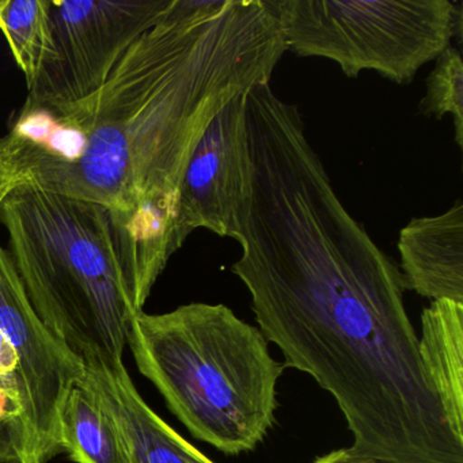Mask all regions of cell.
Here are the masks:
<instances>
[{
    "label": "cell",
    "mask_w": 463,
    "mask_h": 463,
    "mask_svg": "<svg viewBox=\"0 0 463 463\" xmlns=\"http://www.w3.org/2000/svg\"><path fill=\"white\" fill-rule=\"evenodd\" d=\"M286 52L269 0H173L90 99L21 108L0 137V197L25 184L109 211L145 307L185 243L178 194L200 137L235 97L270 83Z\"/></svg>",
    "instance_id": "1"
},
{
    "label": "cell",
    "mask_w": 463,
    "mask_h": 463,
    "mask_svg": "<svg viewBox=\"0 0 463 463\" xmlns=\"http://www.w3.org/2000/svg\"><path fill=\"white\" fill-rule=\"evenodd\" d=\"M245 284L284 368L316 379L351 430V454L381 463H463L420 357L402 273L338 199L324 167L254 188L241 222Z\"/></svg>",
    "instance_id": "2"
},
{
    "label": "cell",
    "mask_w": 463,
    "mask_h": 463,
    "mask_svg": "<svg viewBox=\"0 0 463 463\" xmlns=\"http://www.w3.org/2000/svg\"><path fill=\"white\" fill-rule=\"evenodd\" d=\"M7 253L40 321L85 367L123 362L137 307L109 211L17 185L0 197Z\"/></svg>",
    "instance_id": "3"
},
{
    "label": "cell",
    "mask_w": 463,
    "mask_h": 463,
    "mask_svg": "<svg viewBox=\"0 0 463 463\" xmlns=\"http://www.w3.org/2000/svg\"><path fill=\"white\" fill-rule=\"evenodd\" d=\"M128 346L137 370L197 440L238 455L253 451L275 425L284 365L261 330L227 306L142 311Z\"/></svg>",
    "instance_id": "4"
},
{
    "label": "cell",
    "mask_w": 463,
    "mask_h": 463,
    "mask_svg": "<svg viewBox=\"0 0 463 463\" xmlns=\"http://www.w3.org/2000/svg\"><path fill=\"white\" fill-rule=\"evenodd\" d=\"M287 51L408 85L460 32L449 0H270Z\"/></svg>",
    "instance_id": "5"
},
{
    "label": "cell",
    "mask_w": 463,
    "mask_h": 463,
    "mask_svg": "<svg viewBox=\"0 0 463 463\" xmlns=\"http://www.w3.org/2000/svg\"><path fill=\"white\" fill-rule=\"evenodd\" d=\"M85 365L44 326L0 245V387L15 414L14 449L23 463L61 454V414Z\"/></svg>",
    "instance_id": "6"
},
{
    "label": "cell",
    "mask_w": 463,
    "mask_h": 463,
    "mask_svg": "<svg viewBox=\"0 0 463 463\" xmlns=\"http://www.w3.org/2000/svg\"><path fill=\"white\" fill-rule=\"evenodd\" d=\"M173 0H50V43L24 107L61 113L107 83L127 51Z\"/></svg>",
    "instance_id": "7"
},
{
    "label": "cell",
    "mask_w": 463,
    "mask_h": 463,
    "mask_svg": "<svg viewBox=\"0 0 463 463\" xmlns=\"http://www.w3.org/2000/svg\"><path fill=\"white\" fill-rule=\"evenodd\" d=\"M246 97L230 101L200 137L178 194V232L184 242L197 229L238 241L251 194Z\"/></svg>",
    "instance_id": "8"
},
{
    "label": "cell",
    "mask_w": 463,
    "mask_h": 463,
    "mask_svg": "<svg viewBox=\"0 0 463 463\" xmlns=\"http://www.w3.org/2000/svg\"><path fill=\"white\" fill-rule=\"evenodd\" d=\"M82 381L118 425L131 463H215L147 405L124 362L88 365Z\"/></svg>",
    "instance_id": "9"
},
{
    "label": "cell",
    "mask_w": 463,
    "mask_h": 463,
    "mask_svg": "<svg viewBox=\"0 0 463 463\" xmlns=\"http://www.w3.org/2000/svg\"><path fill=\"white\" fill-rule=\"evenodd\" d=\"M406 289L427 299L463 303V203L441 215L414 218L398 237Z\"/></svg>",
    "instance_id": "10"
},
{
    "label": "cell",
    "mask_w": 463,
    "mask_h": 463,
    "mask_svg": "<svg viewBox=\"0 0 463 463\" xmlns=\"http://www.w3.org/2000/svg\"><path fill=\"white\" fill-rule=\"evenodd\" d=\"M419 349L447 424L463 441V303L433 300L424 308Z\"/></svg>",
    "instance_id": "11"
},
{
    "label": "cell",
    "mask_w": 463,
    "mask_h": 463,
    "mask_svg": "<svg viewBox=\"0 0 463 463\" xmlns=\"http://www.w3.org/2000/svg\"><path fill=\"white\" fill-rule=\"evenodd\" d=\"M61 443L75 463H131L118 425L82 378L64 401Z\"/></svg>",
    "instance_id": "12"
},
{
    "label": "cell",
    "mask_w": 463,
    "mask_h": 463,
    "mask_svg": "<svg viewBox=\"0 0 463 463\" xmlns=\"http://www.w3.org/2000/svg\"><path fill=\"white\" fill-rule=\"evenodd\" d=\"M50 0H2L0 32L26 85L36 78L50 43Z\"/></svg>",
    "instance_id": "13"
},
{
    "label": "cell",
    "mask_w": 463,
    "mask_h": 463,
    "mask_svg": "<svg viewBox=\"0 0 463 463\" xmlns=\"http://www.w3.org/2000/svg\"><path fill=\"white\" fill-rule=\"evenodd\" d=\"M424 116L454 120L455 142L463 148V61L458 48L449 45L436 59L425 80V94L419 105Z\"/></svg>",
    "instance_id": "14"
},
{
    "label": "cell",
    "mask_w": 463,
    "mask_h": 463,
    "mask_svg": "<svg viewBox=\"0 0 463 463\" xmlns=\"http://www.w3.org/2000/svg\"><path fill=\"white\" fill-rule=\"evenodd\" d=\"M15 422H17V414L6 392L0 387V449L4 447L14 449Z\"/></svg>",
    "instance_id": "15"
},
{
    "label": "cell",
    "mask_w": 463,
    "mask_h": 463,
    "mask_svg": "<svg viewBox=\"0 0 463 463\" xmlns=\"http://www.w3.org/2000/svg\"><path fill=\"white\" fill-rule=\"evenodd\" d=\"M311 463H381L376 460L367 459V458L356 457L351 454L348 449H333L327 454L314 459Z\"/></svg>",
    "instance_id": "16"
},
{
    "label": "cell",
    "mask_w": 463,
    "mask_h": 463,
    "mask_svg": "<svg viewBox=\"0 0 463 463\" xmlns=\"http://www.w3.org/2000/svg\"><path fill=\"white\" fill-rule=\"evenodd\" d=\"M0 463H23L13 447L0 449Z\"/></svg>",
    "instance_id": "17"
}]
</instances>
